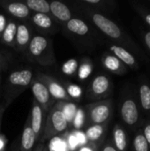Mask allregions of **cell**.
<instances>
[{"mask_svg":"<svg viewBox=\"0 0 150 151\" xmlns=\"http://www.w3.org/2000/svg\"><path fill=\"white\" fill-rule=\"evenodd\" d=\"M146 21L148 22V24L150 26V14H148L146 16Z\"/></svg>","mask_w":150,"mask_h":151,"instance_id":"60d3db41","label":"cell"},{"mask_svg":"<svg viewBox=\"0 0 150 151\" xmlns=\"http://www.w3.org/2000/svg\"><path fill=\"white\" fill-rule=\"evenodd\" d=\"M85 119H86V113L84 110L81 108H78V111L76 112V115L74 117L72 126L75 129H80L85 124Z\"/></svg>","mask_w":150,"mask_h":151,"instance_id":"4316f807","label":"cell"},{"mask_svg":"<svg viewBox=\"0 0 150 151\" xmlns=\"http://www.w3.org/2000/svg\"><path fill=\"white\" fill-rule=\"evenodd\" d=\"M63 105L64 102H58L47 113L42 142L57 137L67 130L69 125L63 112Z\"/></svg>","mask_w":150,"mask_h":151,"instance_id":"3957f363","label":"cell"},{"mask_svg":"<svg viewBox=\"0 0 150 151\" xmlns=\"http://www.w3.org/2000/svg\"><path fill=\"white\" fill-rule=\"evenodd\" d=\"M78 68H79L78 61L74 58H71L63 64L62 72L68 76H72L75 74V73L78 71Z\"/></svg>","mask_w":150,"mask_h":151,"instance_id":"603a6c76","label":"cell"},{"mask_svg":"<svg viewBox=\"0 0 150 151\" xmlns=\"http://www.w3.org/2000/svg\"><path fill=\"white\" fill-rule=\"evenodd\" d=\"M134 148L136 151H149V143L142 134H138L134 139Z\"/></svg>","mask_w":150,"mask_h":151,"instance_id":"f1b7e54d","label":"cell"},{"mask_svg":"<svg viewBox=\"0 0 150 151\" xmlns=\"http://www.w3.org/2000/svg\"><path fill=\"white\" fill-rule=\"evenodd\" d=\"M79 71H78V76L80 80L87 79L92 73L93 66L89 62H84L79 65Z\"/></svg>","mask_w":150,"mask_h":151,"instance_id":"83f0119b","label":"cell"},{"mask_svg":"<svg viewBox=\"0 0 150 151\" xmlns=\"http://www.w3.org/2000/svg\"><path fill=\"white\" fill-rule=\"evenodd\" d=\"M65 88L66 89L67 94L73 101L77 102L80 99V96L82 95V89L80 87L75 84H67Z\"/></svg>","mask_w":150,"mask_h":151,"instance_id":"484cf974","label":"cell"},{"mask_svg":"<svg viewBox=\"0 0 150 151\" xmlns=\"http://www.w3.org/2000/svg\"><path fill=\"white\" fill-rule=\"evenodd\" d=\"M29 10L34 11L35 13L48 14L50 11V3L46 0H27L24 3Z\"/></svg>","mask_w":150,"mask_h":151,"instance_id":"ac0fdd59","label":"cell"},{"mask_svg":"<svg viewBox=\"0 0 150 151\" xmlns=\"http://www.w3.org/2000/svg\"><path fill=\"white\" fill-rule=\"evenodd\" d=\"M6 25H7L6 17H5L4 14L0 13V35H2V34H3V32H4L5 27H6Z\"/></svg>","mask_w":150,"mask_h":151,"instance_id":"d6a6232c","label":"cell"},{"mask_svg":"<svg viewBox=\"0 0 150 151\" xmlns=\"http://www.w3.org/2000/svg\"><path fill=\"white\" fill-rule=\"evenodd\" d=\"M16 32H17V23L13 20H10L9 22H7V25L1 35L3 42L8 46L14 47Z\"/></svg>","mask_w":150,"mask_h":151,"instance_id":"e0dca14e","label":"cell"},{"mask_svg":"<svg viewBox=\"0 0 150 151\" xmlns=\"http://www.w3.org/2000/svg\"><path fill=\"white\" fill-rule=\"evenodd\" d=\"M90 18L93 23L109 37L113 39H118L121 36L120 28L113 21L107 19L103 15L100 13L93 12L90 14Z\"/></svg>","mask_w":150,"mask_h":151,"instance_id":"52a82bcc","label":"cell"},{"mask_svg":"<svg viewBox=\"0 0 150 151\" xmlns=\"http://www.w3.org/2000/svg\"><path fill=\"white\" fill-rule=\"evenodd\" d=\"M144 134H145V138L148 142V143H150V125L147 126L145 130H144Z\"/></svg>","mask_w":150,"mask_h":151,"instance_id":"836d02e7","label":"cell"},{"mask_svg":"<svg viewBox=\"0 0 150 151\" xmlns=\"http://www.w3.org/2000/svg\"><path fill=\"white\" fill-rule=\"evenodd\" d=\"M110 80L105 75L96 76L91 82L88 90V98H97L104 96L110 88Z\"/></svg>","mask_w":150,"mask_h":151,"instance_id":"9c48e42d","label":"cell"},{"mask_svg":"<svg viewBox=\"0 0 150 151\" xmlns=\"http://www.w3.org/2000/svg\"><path fill=\"white\" fill-rule=\"evenodd\" d=\"M103 62L104 66L107 69H109V70H111L112 72H117L120 68L119 60L116 57H112V56H110V55L109 56H106L103 58Z\"/></svg>","mask_w":150,"mask_h":151,"instance_id":"d4e9b609","label":"cell"},{"mask_svg":"<svg viewBox=\"0 0 150 151\" xmlns=\"http://www.w3.org/2000/svg\"><path fill=\"white\" fill-rule=\"evenodd\" d=\"M145 41H146V43H147L148 47L150 49V32H149V33L145 35Z\"/></svg>","mask_w":150,"mask_h":151,"instance_id":"d590c367","label":"cell"},{"mask_svg":"<svg viewBox=\"0 0 150 151\" xmlns=\"http://www.w3.org/2000/svg\"><path fill=\"white\" fill-rule=\"evenodd\" d=\"M46 116H47V113L36 103V101L34 100L31 113L29 115V119H30L31 127H32L34 133L35 134L36 142L39 140L40 136L42 135L44 124H45V120H46Z\"/></svg>","mask_w":150,"mask_h":151,"instance_id":"ba28073f","label":"cell"},{"mask_svg":"<svg viewBox=\"0 0 150 151\" xmlns=\"http://www.w3.org/2000/svg\"><path fill=\"white\" fill-rule=\"evenodd\" d=\"M85 110L88 122L93 125H103L109 119L111 112V105L105 102L88 104Z\"/></svg>","mask_w":150,"mask_h":151,"instance_id":"5b68a950","label":"cell"},{"mask_svg":"<svg viewBox=\"0 0 150 151\" xmlns=\"http://www.w3.org/2000/svg\"><path fill=\"white\" fill-rule=\"evenodd\" d=\"M44 150H45L44 146H43L42 143H40V144L36 147V149H35L34 151H44Z\"/></svg>","mask_w":150,"mask_h":151,"instance_id":"8d00e7d4","label":"cell"},{"mask_svg":"<svg viewBox=\"0 0 150 151\" xmlns=\"http://www.w3.org/2000/svg\"><path fill=\"white\" fill-rule=\"evenodd\" d=\"M103 132L104 128L103 125H93L87 129L85 136L88 142H97L103 136Z\"/></svg>","mask_w":150,"mask_h":151,"instance_id":"ffe728a7","label":"cell"},{"mask_svg":"<svg viewBox=\"0 0 150 151\" xmlns=\"http://www.w3.org/2000/svg\"><path fill=\"white\" fill-rule=\"evenodd\" d=\"M67 143L70 147V149H75L77 146H79V142L76 139V137L73 134H71L67 139Z\"/></svg>","mask_w":150,"mask_h":151,"instance_id":"1f68e13d","label":"cell"},{"mask_svg":"<svg viewBox=\"0 0 150 151\" xmlns=\"http://www.w3.org/2000/svg\"><path fill=\"white\" fill-rule=\"evenodd\" d=\"M2 65H3V58H2V56L0 55V70H1V68H2Z\"/></svg>","mask_w":150,"mask_h":151,"instance_id":"7bdbcfd3","label":"cell"},{"mask_svg":"<svg viewBox=\"0 0 150 151\" xmlns=\"http://www.w3.org/2000/svg\"><path fill=\"white\" fill-rule=\"evenodd\" d=\"M114 142L118 150L123 151L126 147V134L121 128H116L114 131Z\"/></svg>","mask_w":150,"mask_h":151,"instance_id":"7402d4cb","label":"cell"},{"mask_svg":"<svg viewBox=\"0 0 150 151\" xmlns=\"http://www.w3.org/2000/svg\"><path fill=\"white\" fill-rule=\"evenodd\" d=\"M25 53L30 61L42 65H50L56 62L52 42L43 35H34Z\"/></svg>","mask_w":150,"mask_h":151,"instance_id":"6da1fadb","label":"cell"},{"mask_svg":"<svg viewBox=\"0 0 150 151\" xmlns=\"http://www.w3.org/2000/svg\"><path fill=\"white\" fill-rule=\"evenodd\" d=\"M31 89L36 103L43 109L46 113H48L52 107L51 105L54 99L50 95L47 88L36 78H34L31 82Z\"/></svg>","mask_w":150,"mask_h":151,"instance_id":"8992f818","label":"cell"},{"mask_svg":"<svg viewBox=\"0 0 150 151\" xmlns=\"http://www.w3.org/2000/svg\"><path fill=\"white\" fill-rule=\"evenodd\" d=\"M141 101L145 110H150V88L148 85H142L140 88Z\"/></svg>","mask_w":150,"mask_h":151,"instance_id":"cb8c5ba5","label":"cell"},{"mask_svg":"<svg viewBox=\"0 0 150 151\" xmlns=\"http://www.w3.org/2000/svg\"><path fill=\"white\" fill-rule=\"evenodd\" d=\"M35 78L47 88L50 95L54 100H57L58 102H65V103L73 102V100L67 94L65 88L61 83H59L57 80H55L53 77L39 73L35 76Z\"/></svg>","mask_w":150,"mask_h":151,"instance_id":"277c9868","label":"cell"},{"mask_svg":"<svg viewBox=\"0 0 150 151\" xmlns=\"http://www.w3.org/2000/svg\"><path fill=\"white\" fill-rule=\"evenodd\" d=\"M32 35L30 28L25 23H19L17 24V32H16V38H15V46L22 51L26 52V50L31 41Z\"/></svg>","mask_w":150,"mask_h":151,"instance_id":"30bf717a","label":"cell"},{"mask_svg":"<svg viewBox=\"0 0 150 151\" xmlns=\"http://www.w3.org/2000/svg\"><path fill=\"white\" fill-rule=\"evenodd\" d=\"M84 3L88 4H97L99 3H101L100 0H83Z\"/></svg>","mask_w":150,"mask_h":151,"instance_id":"e575fe53","label":"cell"},{"mask_svg":"<svg viewBox=\"0 0 150 151\" xmlns=\"http://www.w3.org/2000/svg\"><path fill=\"white\" fill-rule=\"evenodd\" d=\"M73 135L76 137V139H77V141L79 142V146L80 145H84L87 142L86 136H85V134L83 133H81V132H76Z\"/></svg>","mask_w":150,"mask_h":151,"instance_id":"4dcf8cb0","label":"cell"},{"mask_svg":"<svg viewBox=\"0 0 150 151\" xmlns=\"http://www.w3.org/2000/svg\"><path fill=\"white\" fill-rule=\"evenodd\" d=\"M79 151H92V150L88 147H82Z\"/></svg>","mask_w":150,"mask_h":151,"instance_id":"f35d334b","label":"cell"},{"mask_svg":"<svg viewBox=\"0 0 150 151\" xmlns=\"http://www.w3.org/2000/svg\"><path fill=\"white\" fill-rule=\"evenodd\" d=\"M121 116L123 120L129 126L134 125L139 117V112L137 106L133 100H126L122 105L121 108Z\"/></svg>","mask_w":150,"mask_h":151,"instance_id":"7c38bea8","label":"cell"},{"mask_svg":"<svg viewBox=\"0 0 150 151\" xmlns=\"http://www.w3.org/2000/svg\"><path fill=\"white\" fill-rule=\"evenodd\" d=\"M35 142H36L35 134L34 133V131L31 127L30 119H29V115H28L27 120L24 126V129H23L21 140H20L21 151H32Z\"/></svg>","mask_w":150,"mask_h":151,"instance_id":"4fadbf2b","label":"cell"},{"mask_svg":"<svg viewBox=\"0 0 150 151\" xmlns=\"http://www.w3.org/2000/svg\"><path fill=\"white\" fill-rule=\"evenodd\" d=\"M4 108H5V107L1 108V106H0V127H1V117H2V114H3V112H4Z\"/></svg>","mask_w":150,"mask_h":151,"instance_id":"ab89813d","label":"cell"},{"mask_svg":"<svg viewBox=\"0 0 150 151\" xmlns=\"http://www.w3.org/2000/svg\"><path fill=\"white\" fill-rule=\"evenodd\" d=\"M67 30L78 36H86L89 32V27L85 21L78 18H72L66 22Z\"/></svg>","mask_w":150,"mask_h":151,"instance_id":"9a60e30c","label":"cell"},{"mask_svg":"<svg viewBox=\"0 0 150 151\" xmlns=\"http://www.w3.org/2000/svg\"><path fill=\"white\" fill-rule=\"evenodd\" d=\"M0 91H1V77H0ZM0 94H1V92H0Z\"/></svg>","mask_w":150,"mask_h":151,"instance_id":"ee69618b","label":"cell"},{"mask_svg":"<svg viewBox=\"0 0 150 151\" xmlns=\"http://www.w3.org/2000/svg\"><path fill=\"white\" fill-rule=\"evenodd\" d=\"M5 10L11 14L13 17L18 19H27L31 15L30 10L27 7L24 3L19 2H11V3H4Z\"/></svg>","mask_w":150,"mask_h":151,"instance_id":"5bb4252c","label":"cell"},{"mask_svg":"<svg viewBox=\"0 0 150 151\" xmlns=\"http://www.w3.org/2000/svg\"><path fill=\"white\" fill-rule=\"evenodd\" d=\"M111 50L114 52V54L116 55V58L122 60L124 63H126V65H132L135 63V59L124 48H121L119 46H116L113 45L111 47Z\"/></svg>","mask_w":150,"mask_h":151,"instance_id":"d6986e66","label":"cell"},{"mask_svg":"<svg viewBox=\"0 0 150 151\" xmlns=\"http://www.w3.org/2000/svg\"><path fill=\"white\" fill-rule=\"evenodd\" d=\"M50 11L53 17L63 23L68 22L72 19V12L65 4L59 1H52L50 3Z\"/></svg>","mask_w":150,"mask_h":151,"instance_id":"8fae6325","label":"cell"},{"mask_svg":"<svg viewBox=\"0 0 150 151\" xmlns=\"http://www.w3.org/2000/svg\"><path fill=\"white\" fill-rule=\"evenodd\" d=\"M103 151H117L116 150V149H114L113 147H111V146H106L104 149H103Z\"/></svg>","mask_w":150,"mask_h":151,"instance_id":"74e56055","label":"cell"},{"mask_svg":"<svg viewBox=\"0 0 150 151\" xmlns=\"http://www.w3.org/2000/svg\"><path fill=\"white\" fill-rule=\"evenodd\" d=\"M33 79V72L30 69L18 70L9 74L4 86V98L5 101V107L8 106L29 86H31Z\"/></svg>","mask_w":150,"mask_h":151,"instance_id":"7a4b0ae2","label":"cell"},{"mask_svg":"<svg viewBox=\"0 0 150 151\" xmlns=\"http://www.w3.org/2000/svg\"><path fill=\"white\" fill-rule=\"evenodd\" d=\"M32 22L36 27L46 32H51L55 27L52 18L44 13H34L32 15Z\"/></svg>","mask_w":150,"mask_h":151,"instance_id":"2e32d148","label":"cell"},{"mask_svg":"<svg viewBox=\"0 0 150 151\" xmlns=\"http://www.w3.org/2000/svg\"><path fill=\"white\" fill-rule=\"evenodd\" d=\"M66 144L58 137H55L50 143V151H65Z\"/></svg>","mask_w":150,"mask_h":151,"instance_id":"f546056e","label":"cell"},{"mask_svg":"<svg viewBox=\"0 0 150 151\" xmlns=\"http://www.w3.org/2000/svg\"><path fill=\"white\" fill-rule=\"evenodd\" d=\"M77 111H78V107H77V105L75 104L64 102L63 112H64V115H65V117L69 126H72Z\"/></svg>","mask_w":150,"mask_h":151,"instance_id":"44dd1931","label":"cell"},{"mask_svg":"<svg viewBox=\"0 0 150 151\" xmlns=\"http://www.w3.org/2000/svg\"><path fill=\"white\" fill-rule=\"evenodd\" d=\"M4 144V141H2V140H1V138H0V150L3 148Z\"/></svg>","mask_w":150,"mask_h":151,"instance_id":"b9f144b4","label":"cell"}]
</instances>
